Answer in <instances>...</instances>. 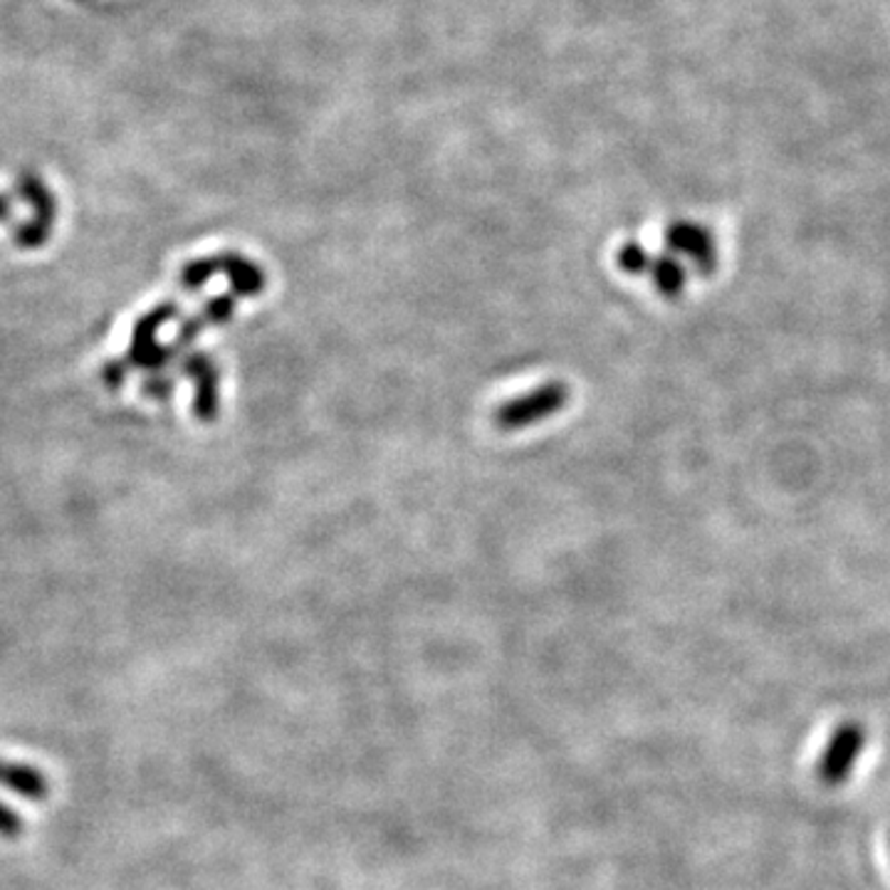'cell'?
<instances>
[{
  "mask_svg": "<svg viewBox=\"0 0 890 890\" xmlns=\"http://www.w3.org/2000/svg\"><path fill=\"white\" fill-rule=\"evenodd\" d=\"M223 273L231 279L233 295L237 297H253L261 295L265 289V273L261 265H255L247 261V257L237 253H221V255H209L201 257V261H191L181 267V285L183 289H201L209 279Z\"/></svg>",
  "mask_w": 890,
  "mask_h": 890,
  "instance_id": "obj_1",
  "label": "cell"
},
{
  "mask_svg": "<svg viewBox=\"0 0 890 890\" xmlns=\"http://www.w3.org/2000/svg\"><path fill=\"white\" fill-rule=\"evenodd\" d=\"M15 191L33 209V215H30L28 223L15 227L13 243L23 247V251H35V247H43L47 237L53 235L57 221V201L53 191L47 189V183L33 171L18 173Z\"/></svg>",
  "mask_w": 890,
  "mask_h": 890,
  "instance_id": "obj_2",
  "label": "cell"
},
{
  "mask_svg": "<svg viewBox=\"0 0 890 890\" xmlns=\"http://www.w3.org/2000/svg\"><path fill=\"white\" fill-rule=\"evenodd\" d=\"M181 309L176 303H163L159 307L149 309L147 315H141L137 319V325L131 329V341L127 349V364L134 369H151L161 371L173 359L169 347L159 345V329L171 322V319L179 315Z\"/></svg>",
  "mask_w": 890,
  "mask_h": 890,
  "instance_id": "obj_3",
  "label": "cell"
},
{
  "mask_svg": "<svg viewBox=\"0 0 890 890\" xmlns=\"http://www.w3.org/2000/svg\"><path fill=\"white\" fill-rule=\"evenodd\" d=\"M566 403H569L566 384L554 381V384H544L540 389L525 393L522 399L502 403V406L495 411V426L500 431L527 428L532 426V423H540L554 416V413L562 411Z\"/></svg>",
  "mask_w": 890,
  "mask_h": 890,
  "instance_id": "obj_4",
  "label": "cell"
},
{
  "mask_svg": "<svg viewBox=\"0 0 890 890\" xmlns=\"http://www.w3.org/2000/svg\"><path fill=\"white\" fill-rule=\"evenodd\" d=\"M866 748V730L861 722H844L831 732L819 760V780L826 786L844 784L854 774L856 762Z\"/></svg>",
  "mask_w": 890,
  "mask_h": 890,
  "instance_id": "obj_5",
  "label": "cell"
},
{
  "mask_svg": "<svg viewBox=\"0 0 890 890\" xmlns=\"http://www.w3.org/2000/svg\"><path fill=\"white\" fill-rule=\"evenodd\" d=\"M181 371L193 381V413L203 423H213L221 411V377L219 367L203 351H191L181 359Z\"/></svg>",
  "mask_w": 890,
  "mask_h": 890,
  "instance_id": "obj_6",
  "label": "cell"
},
{
  "mask_svg": "<svg viewBox=\"0 0 890 890\" xmlns=\"http://www.w3.org/2000/svg\"><path fill=\"white\" fill-rule=\"evenodd\" d=\"M666 243L670 253H680L698 265V271L708 273L716 265V243L696 223H676L668 227Z\"/></svg>",
  "mask_w": 890,
  "mask_h": 890,
  "instance_id": "obj_7",
  "label": "cell"
},
{
  "mask_svg": "<svg viewBox=\"0 0 890 890\" xmlns=\"http://www.w3.org/2000/svg\"><path fill=\"white\" fill-rule=\"evenodd\" d=\"M233 309H235V295L233 293L209 299V303L203 305V309L199 315H193L191 319H186V322L181 325L179 335H176V341L169 347L171 357H179L181 351L189 349L191 341L199 337L205 327L225 325L227 319L233 317Z\"/></svg>",
  "mask_w": 890,
  "mask_h": 890,
  "instance_id": "obj_8",
  "label": "cell"
},
{
  "mask_svg": "<svg viewBox=\"0 0 890 890\" xmlns=\"http://www.w3.org/2000/svg\"><path fill=\"white\" fill-rule=\"evenodd\" d=\"M0 786L30 802H45L50 796L47 774L25 762L0 760Z\"/></svg>",
  "mask_w": 890,
  "mask_h": 890,
  "instance_id": "obj_9",
  "label": "cell"
},
{
  "mask_svg": "<svg viewBox=\"0 0 890 890\" xmlns=\"http://www.w3.org/2000/svg\"><path fill=\"white\" fill-rule=\"evenodd\" d=\"M646 273H650L656 287L666 297H676L682 289V285H686V271H682V265L678 263L676 255L666 253V255L650 257Z\"/></svg>",
  "mask_w": 890,
  "mask_h": 890,
  "instance_id": "obj_10",
  "label": "cell"
},
{
  "mask_svg": "<svg viewBox=\"0 0 890 890\" xmlns=\"http://www.w3.org/2000/svg\"><path fill=\"white\" fill-rule=\"evenodd\" d=\"M648 263H650V255L638 243H626L618 251V267L624 273H628V275L646 273Z\"/></svg>",
  "mask_w": 890,
  "mask_h": 890,
  "instance_id": "obj_11",
  "label": "cell"
},
{
  "mask_svg": "<svg viewBox=\"0 0 890 890\" xmlns=\"http://www.w3.org/2000/svg\"><path fill=\"white\" fill-rule=\"evenodd\" d=\"M23 829H25L23 816H18L13 809H10L8 804L0 802V838H6V841H13V838L23 836Z\"/></svg>",
  "mask_w": 890,
  "mask_h": 890,
  "instance_id": "obj_12",
  "label": "cell"
},
{
  "mask_svg": "<svg viewBox=\"0 0 890 890\" xmlns=\"http://www.w3.org/2000/svg\"><path fill=\"white\" fill-rule=\"evenodd\" d=\"M127 374H129V364L124 359H109L105 367H102V381H105V386L117 391L124 384H127Z\"/></svg>",
  "mask_w": 890,
  "mask_h": 890,
  "instance_id": "obj_13",
  "label": "cell"
},
{
  "mask_svg": "<svg viewBox=\"0 0 890 890\" xmlns=\"http://www.w3.org/2000/svg\"><path fill=\"white\" fill-rule=\"evenodd\" d=\"M144 396L149 399H157V401H167L171 393H173V379L167 374H153L141 384Z\"/></svg>",
  "mask_w": 890,
  "mask_h": 890,
  "instance_id": "obj_14",
  "label": "cell"
},
{
  "mask_svg": "<svg viewBox=\"0 0 890 890\" xmlns=\"http://www.w3.org/2000/svg\"><path fill=\"white\" fill-rule=\"evenodd\" d=\"M13 219V201H10V195L0 193V223H8Z\"/></svg>",
  "mask_w": 890,
  "mask_h": 890,
  "instance_id": "obj_15",
  "label": "cell"
}]
</instances>
